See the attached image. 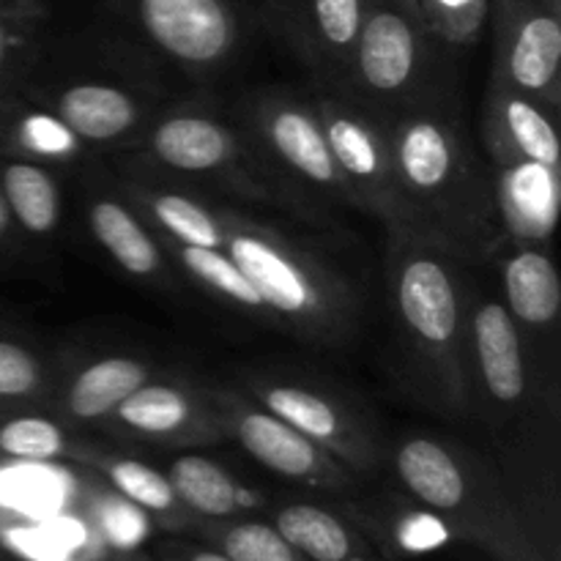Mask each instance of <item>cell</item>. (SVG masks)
Listing matches in <instances>:
<instances>
[{"instance_id":"obj_1","label":"cell","mask_w":561,"mask_h":561,"mask_svg":"<svg viewBox=\"0 0 561 561\" xmlns=\"http://www.w3.org/2000/svg\"><path fill=\"white\" fill-rule=\"evenodd\" d=\"M559 381L531 356L496 288L471 274L469 416L496 444V463L548 557L559 540Z\"/></svg>"},{"instance_id":"obj_2","label":"cell","mask_w":561,"mask_h":561,"mask_svg":"<svg viewBox=\"0 0 561 561\" xmlns=\"http://www.w3.org/2000/svg\"><path fill=\"white\" fill-rule=\"evenodd\" d=\"M392 148L400 203L394 228L444 247L466 266H488L507 244L493 164L471 146L449 96L398 115Z\"/></svg>"},{"instance_id":"obj_3","label":"cell","mask_w":561,"mask_h":561,"mask_svg":"<svg viewBox=\"0 0 561 561\" xmlns=\"http://www.w3.org/2000/svg\"><path fill=\"white\" fill-rule=\"evenodd\" d=\"M471 274L444 247L387 225L394 370L411 398L447 420H469Z\"/></svg>"},{"instance_id":"obj_4","label":"cell","mask_w":561,"mask_h":561,"mask_svg":"<svg viewBox=\"0 0 561 561\" xmlns=\"http://www.w3.org/2000/svg\"><path fill=\"white\" fill-rule=\"evenodd\" d=\"M405 496L436 515L455 542L493 561H553L496 460L433 433L389 444V463Z\"/></svg>"},{"instance_id":"obj_5","label":"cell","mask_w":561,"mask_h":561,"mask_svg":"<svg viewBox=\"0 0 561 561\" xmlns=\"http://www.w3.org/2000/svg\"><path fill=\"white\" fill-rule=\"evenodd\" d=\"M225 247L266 305L272 327L327 348L359 332L362 301L354 285L318 252L279 228L219 203Z\"/></svg>"},{"instance_id":"obj_6","label":"cell","mask_w":561,"mask_h":561,"mask_svg":"<svg viewBox=\"0 0 561 561\" xmlns=\"http://www.w3.org/2000/svg\"><path fill=\"white\" fill-rule=\"evenodd\" d=\"M104 157L110 168L142 170L186 190H206L208 197L230 195L296 217L294 203L257 162L233 118L211 102L164 104L129 148Z\"/></svg>"},{"instance_id":"obj_7","label":"cell","mask_w":561,"mask_h":561,"mask_svg":"<svg viewBox=\"0 0 561 561\" xmlns=\"http://www.w3.org/2000/svg\"><path fill=\"white\" fill-rule=\"evenodd\" d=\"M228 115L294 203L296 217L316 230L343 233V211H356V206L310 99L285 88H263L230 104Z\"/></svg>"},{"instance_id":"obj_8","label":"cell","mask_w":561,"mask_h":561,"mask_svg":"<svg viewBox=\"0 0 561 561\" xmlns=\"http://www.w3.org/2000/svg\"><path fill=\"white\" fill-rule=\"evenodd\" d=\"M447 44L383 0H370L348 82L340 93L392 124L398 115L449 96Z\"/></svg>"},{"instance_id":"obj_9","label":"cell","mask_w":561,"mask_h":561,"mask_svg":"<svg viewBox=\"0 0 561 561\" xmlns=\"http://www.w3.org/2000/svg\"><path fill=\"white\" fill-rule=\"evenodd\" d=\"M241 392L272 411L310 442L348 466L362 480H373L389 463V438L376 416L329 383L296 370L263 367L239 376Z\"/></svg>"},{"instance_id":"obj_10","label":"cell","mask_w":561,"mask_h":561,"mask_svg":"<svg viewBox=\"0 0 561 561\" xmlns=\"http://www.w3.org/2000/svg\"><path fill=\"white\" fill-rule=\"evenodd\" d=\"M20 93L47 107L93 153H113L129 148L151 124L153 115L164 107L157 85L137 82L131 75L93 77L69 75V71L58 75L42 60L31 71Z\"/></svg>"},{"instance_id":"obj_11","label":"cell","mask_w":561,"mask_h":561,"mask_svg":"<svg viewBox=\"0 0 561 561\" xmlns=\"http://www.w3.org/2000/svg\"><path fill=\"white\" fill-rule=\"evenodd\" d=\"M129 38L157 64L190 77H214L244 47V16L236 0H110Z\"/></svg>"},{"instance_id":"obj_12","label":"cell","mask_w":561,"mask_h":561,"mask_svg":"<svg viewBox=\"0 0 561 561\" xmlns=\"http://www.w3.org/2000/svg\"><path fill=\"white\" fill-rule=\"evenodd\" d=\"M208 394L228 438H236L241 449L263 469L310 491L332 493L340 499L356 496L365 482L359 474H354L334 455L310 442L305 433L255 403L250 394L241 389L219 387V383H211Z\"/></svg>"},{"instance_id":"obj_13","label":"cell","mask_w":561,"mask_h":561,"mask_svg":"<svg viewBox=\"0 0 561 561\" xmlns=\"http://www.w3.org/2000/svg\"><path fill=\"white\" fill-rule=\"evenodd\" d=\"M310 102L356 211L383 225L398 222L392 124L343 93L316 91Z\"/></svg>"},{"instance_id":"obj_14","label":"cell","mask_w":561,"mask_h":561,"mask_svg":"<svg viewBox=\"0 0 561 561\" xmlns=\"http://www.w3.org/2000/svg\"><path fill=\"white\" fill-rule=\"evenodd\" d=\"M367 9L370 0H261L257 22L305 66L316 91L340 93Z\"/></svg>"},{"instance_id":"obj_15","label":"cell","mask_w":561,"mask_h":561,"mask_svg":"<svg viewBox=\"0 0 561 561\" xmlns=\"http://www.w3.org/2000/svg\"><path fill=\"white\" fill-rule=\"evenodd\" d=\"M99 427L124 442L168 449L208 447L228 438L208 387L162 373L137 387Z\"/></svg>"},{"instance_id":"obj_16","label":"cell","mask_w":561,"mask_h":561,"mask_svg":"<svg viewBox=\"0 0 561 561\" xmlns=\"http://www.w3.org/2000/svg\"><path fill=\"white\" fill-rule=\"evenodd\" d=\"M491 80L561 110V0H493Z\"/></svg>"},{"instance_id":"obj_17","label":"cell","mask_w":561,"mask_h":561,"mask_svg":"<svg viewBox=\"0 0 561 561\" xmlns=\"http://www.w3.org/2000/svg\"><path fill=\"white\" fill-rule=\"evenodd\" d=\"M82 175V203H85V222L93 241L107 252L110 261L131 277L135 283L157 290H175L179 268L164 252L146 219L131 208V203L121 195L118 184L110 168H88Z\"/></svg>"},{"instance_id":"obj_18","label":"cell","mask_w":561,"mask_h":561,"mask_svg":"<svg viewBox=\"0 0 561 561\" xmlns=\"http://www.w3.org/2000/svg\"><path fill=\"white\" fill-rule=\"evenodd\" d=\"M488 263L499 268L496 294L524 334L531 356L559 381L561 279L548 247L507 241Z\"/></svg>"},{"instance_id":"obj_19","label":"cell","mask_w":561,"mask_h":561,"mask_svg":"<svg viewBox=\"0 0 561 561\" xmlns=\"http://www.w3.org/2000/svg\"><path fill=\"white\" fill-rule=\"evenodd\" d=\"M561 110L540 96L491 80L482 102V142L491 164L537 162L561 173Z\"/></svg>"},{"instance_id":"obj_20","label":"cell","mask_w":561,"mask_h":561,"mask_svg":"<svg viewBox=\"0 0 561 561\" xmlns=\"http://www.w3.org/2000/svg\"><path fill=\"white\" fill-rule=\"evenodd\" d=\"M113 179L121 195L159 239L179 241L186 247H211L222 250L225 230L219 203L203 192L186 190L173 181L129 168H113Z\"/></svg>"},{"instance_id":"obj_21","label":"cell","mask_w":561,"mask_h":561,"mask_svg":"<svg viewBox=\"0 0 561 561\" xmlns=\"http://www.w3.org/2000/svg\"><path fill=\"white\" fill-rule=\"evenodd\" d=\"M159 370L135 354H102L80 367H64L47 400V409L69 427H99L137 387Z\"/></svg>"},{"instance_id":"obj_22","label":"cell","mask_w":561,"mask_h":561,"mask_svg":"<svg viewBox=\"0 0 561 561\" xmlns=\"http://www.w3.org/2000/svg\"><path fill=\"white\" fill-rule=\"evenodd\" d=\"M337 510L378 548V553L387 561L425 557V553L455 542L447 526L411 496L398 499V502L387 496H348L345 502L340 499Z\"/></svg>"},{"instance_id":"obj_23","label":"cell","mask_w":561,"mask_h":561,"mask_svg":"<svg viewBox=\"0 0 561 561\" xmlns=\"http://www.w3.org/2000/svg\"><path fill=\"white\" fill-rule=\"evenodd\" d=\"M0 159H25L55 170H82L93 151L47 107L25 93H0Z\"/></svg>"},{"instance_id":"obj_24","label":"cell","mask_w":561,"mask_h":561,"mask_svg":"<svg viewBox=\"0 0 561 561\" xmlns=\"http://www.w3.org/2000/svg\"><path fill=\"white\" fill-rule=\"evenodd\" d=\"M504 236L513 244H551L559 214V170L537 162L493 164Z\"/></svg>"},{"instance_id":"obj_25","label":"cell","mask_w":561,"mask_h":561,"mask_svg":"<svg viewBox=\"0 0 561 561\" xmlns=\"http://www.w3.org/2000/svg\"><path fill=\"white\" fill-rule=\"evenodd\" d=\"M80 463L85 469L102 474V480L121 499H126L131 507L148 515L168 535L186 537L192 531V526H195L197 518L179 502L168 474L148 466L146 460L129 458V455L121 453H107V449H99L96 444H91L88 453L82 455Z\"/></svg>"},{"instance_id":"obj_26","label":"cell","mask_w":561,"mask_h":561,"mask_svg":"<svg viewBox=\"0 0 561 561\" xmlns=\"http://www.w3.org/2000/svg\"><path fill=\"white\" fill-rule=\"evenodd\" d=\"M272 524L310 561H387L340 510L312 502L279 504Z\"/></svg>"},{"instance_id":"obj_27","label":"cell","mask_w":561,"mask_h":561,"mask_svg":"<svg viewBox=\"0 0 561 561\" xmlns=\"http://www.w3.org/2000/svg\"><path fill=\"white\" fill-rule=\"evenodd\" d=\"M164 474L179 502L197 520L247 518L266 507V496L261 491H252L206 455H181L168 466Z\"/></svg>"},{"instance_id":"obj_28","label":"cell","mask_w":561,"mask_h":561,"mask_svg":"<svg viewBox=\"0 0 561 561\" xmlns=\"http://www.w3.org/2000/svg\"><path fill=\"white\" fill-rule=\"evenodd\" d=\"M0 195L20 239L49 241L64 225V190L55 168L25 159H0Z\"/></svg>"},{"instance_id":"obj_29","label":"cell","mask_w":561,"mask_h":561,"mask_svg":"<svg viewBox=\"0 0 561 561\" xmlns=\"http://www.w3.org/2000/svg\"><path fill=\"white\" fill-rule=\"evenodd\" d=\"M88 447L47 405H0V463H80Z\"/></svg>"},{"instance_id":"obj_30","label":"cell","mask_w":561,"mask_h":561,"mask_svg":"<svg viewBox=\"0 0 561 561\" xmlns=\"http://www.w3.org/2000/svg\"><path fill=\"white\" fill-rule=\"evenodd\" d=\"M53 38L47 0H0V93L25 85Z\"/></svg>"},{"instance_id":"obj_31","label":"cell","mask_w":561,"mask_h":561,"mask_svg":"<svg viewBox=\"0 0 561 561\" xmlns=\"http://www.w3.org/2000/svg\"><path fill=\"white\" fill-rule=\"evenodd\" d=\"M159 241H162L164 252H168V257L173 261V266L179 268V274L192 279V283L201 290H206L211 299L222 301V305L233 307V310L244 312V316L272 327V316H268L266 305H263L257 290L252 288V283L244 277V272L236 266V261L228 252L211 250V247H186L170 239Z\"/></svg>"},{"instance_id":"obj_32","label":"cell","mask_w":561,"mask_h":561,"mask_svg":"<svg viewBox=\"0 0 561 561\" xmlns=\"http://www.w3.org/2000/svg\"><path fill=\"white\" fill-rule=\"evenodd\" d=\"M60 370L36 343L0 323V405H47Z\"/></svg>"},{"instance_id":"obj_33","label":"cell","mask_w":561,"mask_h":561,"mask_svg":"<svg viewBox=\"0 0 561 561\" xmlns=\"http://www.w3.org/2000/svg\"><path fill=\"white\" fill-rule=\"evenodd\" d=\"M186 537L217 548L233 561H310L274 529L272 520H257L252 515L230 520H195Z\"/></svg>"},{"instance_id":"obj_34","label":"cell","mask_w":561,"mask_h":561,"mask_svg":"<svg viewBox=\"0 0 561 561\" xmlns=\"http://www.w3.org/2000/svg\"><path fill=\"white\" fill-rule=\"evenodd\" d=\"M427 31L447 47L477 42L491 14V0H416Z\"/></svg>"},{"instance_id":"obj_35","label":"cell","mask_w":561,"mask_h":561,"mask_svg":"<svg viewBox=\"0 0 561 561\" xmlns=\"http://www.w3.org/2000/svg\"><path fill=\"white\" fill-rule=\"evenodd\" d=\"M153 557L162 561H233L225 557L222 551H217V548L206 546V542L195 540V537L186 540L184 535H170L168 540L159 542L153 548Z\"/></svg>"},{"instance_id":"obj_36","label":"cell","mask_w":561,"mask_h":561,"mask_svg":"<svg viewBox=\"0 0 561 561\" xmlns=\"http://www.w3.org/2000/svg\"><path fill=\"white\" fill-rule=\"evenodd\" d=\"M20 241L22 239H20V233H16V225H14V219H11L9 206H5L3 195H0V263H3L5 257L16 250V244H20Z\"/></svg>"},{"instance_id":"obj_37","label":"cell","mask_w":561,"mask_h":561,"mask_svg":"<svg viewBox=\"0 0 561 561\" xmlns=\"http://www.w3.org/2000/svg\"><path fill=\"white\" fill-rule=\"evenodd\" d=\"M383 3L394 5V9H400L403 14H409L411 20H416L420 25H425V22H422V16H420V5H416V0H383Z\"/></svg>"},{"instance_id":"obj_38","label":"cell","mask_w":561,"mask_h":561,"mask_svg":"<svg viewBox=\"0 0 561 561\" xmlns=\"http://www.w3.org/2000/svg\"><path fill=\"white\" fill-rule=\"evenodd\" d=\"M110 561H162V559H157L153 553H148V551H121V553H115Z\"/></svg>"},{"instance_id":"obj_39","label":"cell","mask_w":561,"mask_h":561,"mask_svg":"<svg viewBox=\"0 0 561 561\" xmlns=\"http://www.w3.org/2000/svg\"><path fill=\"white\" fill-rule=\"evenodd\" d=\"M0 561H20V559L14 557V553L9 551V548L3 546V540H0Z\"/></svg>"}]
</instances>
